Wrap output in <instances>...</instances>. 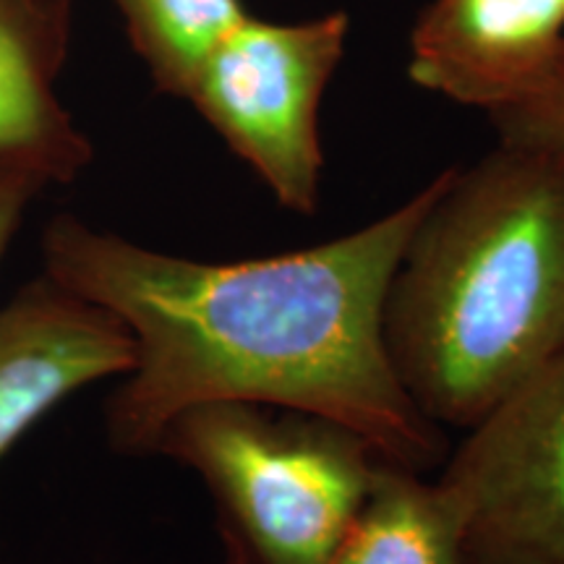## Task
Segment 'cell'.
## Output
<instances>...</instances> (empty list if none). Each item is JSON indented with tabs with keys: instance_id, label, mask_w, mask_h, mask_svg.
Here are the masks:
<instances>
[{
	"instance_id": "12",
	"label": "cell",
	"mask_w": 564,
	"mask_h": 564,
	"mask_svg": "<svg viewBox=\"0 0 564 564\" xmlns=\"http://www.w3.org/2000/svg\"><path fill=\"white\" fill-rule=\"evenodd\" d=\"M51 181L37 167L21 162H0V262L30 202Z\"/></svg>"
},
{
	"instance_id": "6",
	"label": "cell",
	"mask_w": 564,
	"mask_h": 564,
	"mask_svg": "<svg viewBox=\"0 0 564 564\" xmlns=\"http://www.w3.org/2000/svg\"><path fill=\"white\" fill-rule=\"evenodd\" d=\"M137 345L126 324L51 278L0 312V460L34 423L84 387L126 377Z\"/></svg>"
},
{
	"instance_id": "11",
	"label": "cell",
	"mask_w": 564,
	"mask_h": 564,
	"mask_svg": "<svg viewBox=\"0 0 564 564\" xmlns=\"http://www.w3.org/2000/svg\"><path fill=\"white\" fill-rule=\"evenodd\" d=\"M489 118L499 137L544 141L564 154V45L525 97L489 112Z\"/></svg>"
},
{
	"instance_id": "5",
	"label": "cell",
	"mask_w": 564,
	"mask_h": 564,
	"mask_svg": "<svg viewBox=\"0 0 564 564\" xmlns=\"http://www.w3.org/2000/svg\"><path fill=\"white\" fill-rule=\"evenodd\" d=\"M465 432L440 484L470 564H564V350Z\"/></svg>"
},
{
	"instance_id": "2",
	"label": "cell",
	"mask_w": 564,
	"mask_h": 564,
	"mask_svg": "<svg viewBox=\"0 0 564 564\" xmlns=\"http://www.w3.org/2000/svg\"><path fill=\"white\" fill-rule=\"evenodd\" d=\"M392 371L436 426L470 429L564 350V154L499 137L442 171L392 274Z\"/></svg>"
},
{
	"instance_id": "7",
	"label": "cell",
	"mask_w": 564,
	"mask_h": 564,
	"mask_svg": "<svg viewBox=\"0 0 564 564\" xmlns=\"http://www.w3.org/2000/svg\"><path fill=\"white\" fill-rule=\"evenodd\" d=\"M564 45V0H432L411 34L415 87L494 112L525 97Z\"/></svg>"
},
{
	"instance_id": "9",
	"label": "cell",
	"mask_w": 564,
	"mask_h": 564,
	"mask_svg": "<svg viewBox=\"0 0 564 564\" xmlns=\"http://www.w3.org/2000/svg\"><path fill=\"white\" fill-rule=\"evenodd\" d=\"M324 564H470L463 518L440 481L382 460Z\"/></svg>"
},
{
	"instance_id": "10",
	"label": "cell",
	"mask_w": 564,
	"mask_h": 564,
	"mask_svg": "<svg viewBox=\"0 0 564 564\" xmlns=\"http://www.w3.org/2000/svg\"><path fill=\"white\" fill-rule=\"evenodd\" d=\"M116 6L154 84L175 97H186L212 47L249 13L241 0H116Z\"/></svg>"
},
{
	"instance_id": "3",
	"label": "cell",
	"mask_w": 564,
	"mask_h": 564,
	"mask_svg": "<svg viewBox=\"0 0 564 564\" xmlns=\"http://www.w3.org/2000/svg\"><path fill=\"white\" fill-rule=\"evenodd\" d=\"M158 453L207 484L228 564H324L384 460L343 423L253 403L181 413Z\"/></svg>"
},
{
	"instance_id": "1",
	"label": "cell",
	"mask_w": 564,
	"mask_h": 564,
	"mask_svg": "<svg viewBox=\"0 0 564 564\" xmlns=\"http://www.w3.org/2000/svg\"><path fill=\"white\" fill-rule=\"evenodd\" d=\"M442 173L348 236L241 262H199L53 220L45 278L126 324L137 361L108 405V436L152 455L181 413L253 403L322 415L361 434L384 460L423 474L442 429L394 377L382 316L392 274Z\"/></svg>"
},
{
	"instance_id": "4",
	"label": "cell",
	"mask_w": 564,
	"mask_h": 564,
	"mask_svg": "<svg viewBox=\"0 0 564 564\" xmlns=\"http://www.w3.org/2000/svg\"><path fill=\"white\" fill-rule=\"evenodd\" d=\"M345 11L306 21L251 13L212 47L186 97L280 207L314 215L322 199V100L348 47Z\"/></svg>"
},
{
	"instance_id": "8",
	"label": "cell",
	"mask_w": 564,
	"mask_h": 564,
	"mask_svg": "<svg viewBox=\"0 0 564 564\" xmlns=\"http://www.w3.org/2000/svg\"><path fill=\"white\" fill-rule=\"evenodd\" d=\"M61 17L40 0H0V162L70 178L89 160L87 139L53 91Z\"/></svg>"
}]
</instances>
